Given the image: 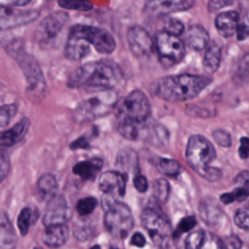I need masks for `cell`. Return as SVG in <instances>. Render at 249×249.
<instances>
[{"label": "cell", "instance_id": "obj_1", "mask_svg": "<svg viewBox=\"0 0 249 249\" xmlns=\"http://www.w3.org/2000/svg\"><path fill=\"white\" fill-rule=\"evenodd\" d=\"M123 78L119 67L111 62L93 61L74 70L67 81L71 89H90L99 91L112 90Z\"/></svg>", "mask_w": 249, "mask_h": 249}, {"label": "cell", "instance_id": "obj_2", "mask_svg": "<svg viewBox=\"0 0 249 249\" xmlns=\"http://www.w3.org/2000/svg\"><path fill=\"white\" fill-rule=\"evenodd\" d=\"M211 82L208 77L193 74L167 76L154 85V93L167 101H185L197 96Z\"/></svg>", "mask_w": 249, "mask_h": 249}, {"label": "cell", "instance_id": "obj_3", "mask_svg": "<svg viewBox=\"0 0 249 249\" xmlns=\"http://www.w3.org/2000/svg\"><path fill=\"white\" fill-rule=\"evenodd\" d=\"M216 158V150L212 143L202 135H192L187 143L186 160L188 164L202 178L207 181H218L222 171L210 163Z\"/></svg>", "mask_w": 249, "mask_h": 249}, {"label": "cell", "instance_id": "obj_4", "mask_svg": "<svg viewBox=\"0 0 249 249\" xmlns=\"http://www.w3.org/2000/svg\"><path fill=\"white\" fill-rule=\"evenodd\" d=\"M104 209V226L114 237L124 239L133 227V216L130 208L124 202L103 195L101 199Z\"/></svg>", "mask_w": 249, "mask_h": 249}, {"label": "cell", "instance_id": "obj_5", "mask_svg": "<svg viewBox=\"0 0 249 249\" xmlns=\"http://www.w3.org/2000/svg\"><path fill=\"white\" fill-rule=\"evenodd\" d=\"M7 52L19 64L27 82V92L30 99L40 100L45 95L47 84L36 59L16 43L7 46Z\"/></svg>", "mask_w": 249, "mask_h": 249}, {"label": "cell", "instance_id": "obj_6", "mask_svg": "<svg viewBox=\"0 0 249 249\" xmlns=\"http://www.w3.org/2000/svg\"><path fill=\"white\" fill-rule=\"evenodd\" d=\"M119 123H145L151 114L148 97L138 89L118 99L114 110Z\"/></svg>", "mask_w": 249, "mask_h": 249}, {"label": "cell", "instance_id": "obj_7", "mask_svg": "<svg viewBox=\"0 0 249 249\" xmlns=\"http://www.w3.org/2000/svg\"><path fill=\"white\" fill-rule=\"evenodd\" d=\"M118 98L113 90H103L81 101L73 112V119L77 123H87L104 117L114 110Z\"/></svg>", "mask_w": 249, "mask_h": 249}, {"label": "cell", "instance_id": "obj_8", "mask_svg": "<svg viewBox=\"0 0 249 249\" xmlns=\"http://www.w3.org/2000/svg\"><path fill=\"white\" fill-rule=\"evenodd\" d=\"M142 226L159 249H166L172 237V230L166 218L153 208H145L141 213Z\"/></svg>", "mask_w": 249, "mask_h": 249}, {"label": "cell", "instance_id": "obj_9", "mask_svg": "<svg viewBox=\"0 0 249 249\" xmlns=\"http://www.w3.org/2000/svg\"><path fill=\"white\" fill-rule=\"evenodd\" d=\"M155 45L159 53L160 62L165 68L174 66L185 56V46L177 36L160 31L156 34Z\"/></svg>", "mask_w": 249, "mask_h": 249}, {"label": "cell", "instance_id": "obj_10", "mask_svg": "<svg viewBox=\"0 0 249 249\" xmlns=\"http://www.w3.org/2000/svg\"><path fill=\"white\" fill-rule=\"evenodd\" d=\"M71 32L81 36L102 53H110L115 50L116 43L113 36L106 30L84 24H76L71 27Z\"/></svg>", "mask_w": 249, "mask_h": 249}, {"label": "cell", "instance_id": "obj_11", "mask_svg": "<svg viewBox=\"0 0 249 249\" xmlns=\"http://www.w3.org/2000/svg\"><path fill=\"white\" fill-rule=\"evenodd\" d=\"M72 216V210L64 196L55 195L48 201L43 216V224L47 227L65 225Z\"/></svg>", "mask_w": 249, "mask_h": 249}, {"label": "cell", "instance_id": "obj_12", "mask_svg": "<svg viewBox=\"0 0 249 249\" xmlns=\"http://www.w3.org/2000/svg\"><path fill=\"white\" fill-rule=\"evenodd\" d=\"M35 10H21L10 6L0 5V30L15 28L27 24L38 18Z\"/></svg>", "mask_w": 249, "mask_h": 249}, {"label": "cell", "instance_id": "obj_13", "mask_svg": "<svg viewBox=\"0 0 249 249\" xmlns=\"http://www.w3.org/2000/svg\"><path fill=\"white\" fill-rule=\"evenodd\" d=\"M68 14L58 11L45 18L36 29L35 37L39 42H48L57 36L68 20Z\"/></svg>", "mask_w": 249, "mask_h": 249}, {"label": "cell", "instance_id": "obj_14", "mask_svg": "<svg viewBox=\"0 0 249 249\" xmlns=\"http://www.w3.org/2000/svg\"><path fill=\"white\" fill-rule=\"evenodd\" d=\"M126 39L132 53L144 57L152 53L154 42L148 31L139 25L131 26L126 33Z\"/></svg>", "mask_w": 249, "mask_h": 249}, {"label": "cell", "instance_id": "obj_15", "mask_svg": "<svg viewBox=\"0 0 249 249\" xmlns=\"http://www.w3.org/2000/svg\"><path fill=\"white\" fill-rule=\"evenodd\" d=\"M184 249H227L224 241L213 232L198 230L187 235Z\"/></svg>", "mask_w": 249, "mask_h": 249}, {"label": "cell", "instance_id": "obj_16", "mask_svg": "<svg viewBox=\"0 0 249 249\" xmlns=\"http://www.w3.org/2000/svg\"><path fill=\"white\" fill-rule=\"evenodd\" d=\"M98 186L106 196H110L114 198L117 196L123 197L125 194L126 178L122 172L106 171L100 175Z\"/></svg>", "mask_w": 249, "mask_h": 249}, {"label": "cell", "instance_id": "obj_17", "mask_svg": "<svg viewBox=\"0 0 249 249\" xmlns=\"http://www.w3.org/2000/svg\"><path fill=\"white\" fill-rule=\"evenodd\" d=\"M195 2L193 0H166V1H148L144 5V11L154 17L165 16L171 13L182 12L191 9Z\"/></svg>", "mask_w": 249, "mask_h": 249}, {"label": "cell", "instance_id": "obj_18", "mask_svg": "<svg viewBox=\"0 0 249 249\" xmlns=\"http://www.w3.org/2000/svg\"><path fill=\"white\" fill-rule=\"evenodd\" d=\"M89 52V43L81 36L70 31L64 48L65 57L70 60H81L86 57Z\"/></svg>", "mask_w": 249, "mask_h": 249}, {"label": "cell", "instance_id": "obj_19", "mask_svg": "<svg viewBox=\"0 0 249 249\" xmlns=\"http://www.w3.org/2000/svg\"><path fill=\"white\" fill-rule=\"evenodd\" d=\"M29 125V119L23 118L10 129L0 131V147H10L18 143L25 136Z\"/></svg>", "mask_w": 249, "mask_h": 249}, {"label": "cell", "instance_id": "obj_20", "mask_svg": "<svg viewBox=\"0 0 249 249\" xmlns=\"http://www.w3.org/2000/svg\"><path fill=\"white\" fill-rule=\"evenodd\" d=\"M238 21V13H236L235 11H226L216 17L215 26L220 35L225 38H229L235 33Z\"/></svg>", "mask_w": 249, "mask_h": 249}, {"label": "cell", "instance_id": "obj_21", "mask_svg": "<svg viewBox=\"0 0 249 249\" xmlns=\"http://www.w3.org/2000/svg\"><path fill=\"white\" fill-rule=\"evenodd\" d=\"M69 236V229L66 225L47 227L42 234V240L50 248L63 246Z\"/></svg>", "mask_w": 249, "mask_h": 249}, {"label": "cell", "instance_id": "obj_22", "mask_svg": "<svg viewBox=\"0 0 249 249\" xmlns=\"http://www.w3.org/2000/svg\"><path fill=\"white\" fill-rule=\"evenodd\" d=\"M17 234L7 214L0 211V249H15Z\"/></svg>", "mask_w": 249, "mask_h": 249}, {"label": "cell", "instance_id": "obj_23", "mask_svg": "<svg viewBox=\"0 0 249 249\" xmlns=\"http://www.w3.org/2000/svg\"><path fill=\"white\" fill-rule=\"evenodd\" d=\"M103 166V160L99 158L83 160L73 166V173L83 180H93Z\"/></svg>", "mask_w": 249, "mask_h": 249}, {"label": "cell", "instance_id": "obj_24", "mask_svg": "<svg viewBox=\"0 0 249 249\" xmlns=\"http://www.w3.org/2000/svg\"><path fill=\"white\" fill-rule=\"evenodd\" d=\"M221 57L222 50L220 45L216 42H211L210 44H208L202 60V66L204 71L208 74H213L214 72H216L220 66Z\"/></svg>", "mask_w": 249, "mask_h": 249}, {"label": "cell", "instance_id": "obj_25", "mask_svg": "<svg viewBox=\"0 0 249 249\" xmlns=\"http://www.w3.org/2000/svg\"><path fill=\"white\" fill-rule=\"evenodd\" d=\"M187 41L194 50L201 51L208 46L209 34L203 26L194 24L191 25L187 31Z\"/></svg>", "mask_w": 249, "mask_h": 249}, {"label": "cell", "instance_id": "obj_26", "mask_svg": "<svg viewBox=\"0 0 249 249\" xmlns=\"http://www.w3.org/2000/svg\"><path fill=\"white\" fill-rule=\"evenodd\" d=\"M37 189L41 198L49 201L56 195L57 181L53 174L45 173L38 179Z\"/></svg>", "mask_w": 249, "mask_h": 249}, {"label": "cell", "instance_id": "obj_27", "mask_svg": "<svg viewBox=\"0 0 249 249\" xmlns=\"http://www.w3.org/2000/svg\"><path fill=\"white\" fill-rule=\"evenodd\" d=\"M116 165L126 172L132 171L135 174L139 172L137 155L132 150H122L119 152L116 159Z\"/></svg>", "mask_w": 249, "mask_h": 249}, {"label": "cell", "instance_id": "obj_28", "mask_svg": "<svg viewBox=\"0 0 249 249\" xmlns=\"http://www.w3.org/2000/svg\"><path fill=\"white\" fill-rule=\"evenodd\" d=\"M249 197V179L242 182V186L235 188L231 193H225L220 196L224 204H230L233 201H243Z\"/></svg>", "mask_w": 249, "mask_h": 249}, {"label": "cell", "instance_id": "obj_29", "mask_svg": "<svg viewBox=\"0 0 249 249\" xmlns=\"http://www.w3.org/2000/svg\"><path fill=\"white\" fill-rule=\"evenodd\" d=\"M169 191L170 187L167 180L160 178L153 182V195L158 201L164 203L168 198Z\"/></svg>", "mask_w": 249, "mask_h": 249}, {"label": "cell", "instance_id": "obj_30", "mask_svg": "<svg viewBox=\"0 0 249 249\" xmlns=\"http://www.w3.org/2000/svg\"><path fill=\"white\" fill-rule=\"evenodd\" d=\"M158 164L161 172L169 177H177L181 173V166L175 160L161 158Z\"/></svg>", "mask_w": 249, "mask_h": 249}, {"label": "cell", "instance_id": "obj_31", "mask_svg": "<svg viewBox=\"0 0 249 249\" xmlns=\"http://www.w3.org/2000/svg\"><path fill=\"white\" fill-rule=\"evenodd\" d=\"M33 210L30 207L21 209L18 217V228L21 235H25L29 230V227L33 221Z\"/></svg>", "mask_w": 249, "mask_h": 249}, {"label": "cell", "instance_id": "obj_32", "mask_svg": "<svg viewBox=\"0 0 249 249\" xmlns=\"http://www.w3.org/2000/svg\"><path fill=\"white\" fill-rule=\"evenodd\" d=\"M96 206H97L96 198L93 196H87V197L81 198L77 202L76 209L81 216H87L92 213Z\"/></svg>", "mask_w": 249, "mask_h": 249}, {"label": "cell", "instance_id": "obj_33", "mask_svg": "<svg viewBox=\"0 0 249 249\" xmlns=\"http://www.w3.org/2000/svg\"><path fill=\"white\" fill-rule=\"evenodd\" d=\"M235 225L242 230H249V197L244 206L239 208L234 215Z\"/></svg>", "mask_w": 249, "mask_h": 249}, {"label": "cell", "instance_id": "obj_34", "mask_svg": "<svg viewBox=\"0 0 249 249\" xmlns=\"http://www.w3.org/2000/svg\"><path fill=\"white\" fill-rule=\"evenodd\" d=\"M58 5L64 9L76 10V11H89L92 9V4L89 1L82 0H60L58 1Z\"/></svg>", "mask_w": 249, "mask_h": 249}, {"label": "cell", "instance_id": "obj_35", "mask_svg": "<svg viewBox=\"0 0 249 249\" xmlns=\"http://www.w3.org/2000/svg\"><path fill=\"white\" fill-rule=\"evenodd\" d=\"M196 225V220L194 216H187L183 218L177 225L176 230L172 232V237H179L182 233L193 230Z\"/></svg>", "mask_w": 249, "mask_h": 249}, {"label": "cell", "instance_id": "obj_36", "mask_svg": "<svg viewBox=\"0 0 249 249\" xmlns=\"http://www.w3.org/2000/svg\"><path fill=\"white\" fill-rule=\"evenodd\" d=\"M163 27H164V30H163L164 32L177 37L184 32V24L180 20L173 18H166L164 20Z\"/></svg>", "mask_w": 249, "mask_h": 249}, {"label": "cell", "instance_id": "obj_37", "mask_svg": "<svg viewBox=\"0 0 249 249\" xmlns=\"http://www.w3.org/2000/svg\"><path fill=\"white\" fill-rule=\"evenodd\" d=\"M17 114V106L15 104L0 106V126L7 125L13 116Z\"/></svg>", "mask_w": 249, "mask_h": 249}, {"label": "cell", "instance_id": "obj_38", "mask_svg": "<svg viewBox=\"0 0 249 249\" xmlns=\"http://www.w3.org/2000/svg\"><path fill=\"white\" fill-rule=\"evenodd\" d=\"M212 136H213L214 141L219 146H222V147H225V148L231 147V134L228 131H226L224 129H216V130L213 131Z\"/></svg>", "mask_w": 249, "mask_h": 249}, {"label": "cell", "instance_id": "obj_39", "mask_svg": "<svg viewBox=\"0 0 249 249\" xmlns=\"http://www.w3.org/2000/svg\"><path fill=\"white\" fill-rule=\"evenodd\" d=\"M10 170V160L5 152L0 151V183L6 178Z\"/></svg>", "mask_w": 249, "mask_h": 249}, {"label": "cell", "instance_id": "obj_40", "mask_svg": "<svg viewBox=\"0 0 249 249\" xmlns=\"http://www.w3.org/2000/svg\"><path fill=\"white\" fill-rule=\"evenodd\" d=\"M133 185L134 188L139 192V193H145L148 188H149V183L148 180L146 179V177L144 175H142L141 173H136L134 175L133 178Z\"/></svg>", "mask_w": 249, "mask_h": 249}, {"label": "cell", "instance_id": "obj_41", "mask_svg": "<svg viewBox=\"0 0 249 249\" xmlns=\"http://www.w3.org/2000/svg\"><path fill=\"white\" fill-rule=\"evenodd\" d=\"M233 3V1H230V0H211L208 2L207 4V8L208 11L213 13L216 11H219L221 8L230 6Z\"/></svg>", "mask_w": 249, "mask_h": 249}, {"label": "cell", "instance_id": "obj_42", "mask_svg": "<svg viewBox=\"0 0 249 249\" xmlns=\"http://www.w3.org/2000/svg\"><path fill=\"white\" fill-rule=\"evenodd\" d=\"M224 243L227 249H241V246H242L241 240L236 235H231L227 237Z\"/></svg>", "mask_w": 249, "mask_h": 249}, {"label": "cell", "instance_id": "obj_43", "mask_svg": "<svg viewBox=\"0 0 249 249\" xmlns=\"http://www.w3.org/2000/svg\"><path fill=\"white\" fill-rule=\"evenodd\" d=\"M238 154L241 159H247L249 157V137H241Z\"/></svg>", "mask_w": 249, "mask_h": 249}, {"label": "cell", "instance_id": "obj_44", "mask_svg": "<svg viewBox=\"0 0 249 249\" xmlns=\"http://www.w3.org/2000/svg\"><path fill=\"white\" fill-rule=\"evenodd\" d=\"M89 146L90 145L89 143V140L85 136H81V137L77 138L76 140H74L70 144V149H72V150H76V149H89Z\"/></svg>", "mask_w": 249, "mask_h": 249}, {"label": "cell", "instance_id": "obj_45", "mask_svg": "<svg viewBox=\"0 0 249 249\" xmlns=\"http://www.w3.org/2000/svg\"><path fill=\"white\" fill-rule=\"evenodd\" d=\"M235 33H236L237 40L239 41L245 40L247 37H249V25L238 23Z\"/></svg>", "mask_w": 249, "mask_h": 249}, {"label": "cell", "instance_id": "obj_46", "mask_svg": "<svg viewBox=\"0 0 249 249\" xmlns=\"http://www.w3.org/2000/svg\"><path fill=\"white\" fill-rule=\"evenodd\" d=\"M238 72L242 75H249V53L240 60L238 64Z\"/></svg>", "mask_w": 249, "mask_h": 249}, {"label": "cell", "instance_id": "obj_47", "mask_svg": "<svg viewBox=\"0 0 249 249\" xmlns=\"http://www.w3.org/2000/svg\"><path fill=\"white\" fill-rule=\"evenodd\" d=\"M130 244L134 245V246H137V247H143L146 244V239H145L144 235L141 232L137 231V232L133 233V235L131 236Z\"/></svg>", "mask_w": 249, "mask_h": 249}, {"label": "cell", "instance_id": "obj_48", "mask_svg": "<svg viewBox=\"0 0 249 249\" xmlns=\"http://www.w3.org/2000/svg\"><path fill=\"white\" fill-rule=\"evenodd\" d=\"M29 2H30L29 0H26V1H14L13 4H14L15 6H25V5H27Z\"/></svg>", "mask_w": 249, "mask_h": 249}, {"label": "cell", "instance_id": "obj_49", "mask_svg": "<svg viewBox=\"0 0 249 249\" xmlns=\"http://www.w3.org/2000/svg\"><path fill=\"white\" fill-rule=\"evenodd\" d=\"M89 249H101V247H100L99 245H94V246H92V247L89 248Z\"/></svg>", "mask_w": 249, "mask_h": 249}, {"label": "cell", "instance_id": "obj_50", "mask_svg": "<svg viewBox=\"0 0 249 249\" xmlns=\"http://www.w3.org/2000/svg\"><path fill=\"white\" fill-rule=\"evenodd\" d=\"M34 249H43V248H41V247H35Z\"/></svg>", "mask_w": 249, "mask_h": 249}, {"label": "cell", "instance_id": "obj_51", "mask_svg": "<svg viewBox=\"0 0 249 249\" xmlns=\"http://www.w3.org/2000/svg\"><path fill=\"white\" fill-rule=\"evenodd\" d=\"M110 249H118V248H114V247H111Z\"/></svg>", "mask_w": 249, "mask_h": 249}, {"label": "cell", "instance_id": "obj_52", "mask_svg": "<svg viewBox=\"0 0 249 249\" xmlns=\"http://www.w3.org/2000/svg\"><path fill=\"white\" fill-rule=\"evenodd\" d=\"M183 249H184V248H183Z\"/></svg>", "mask_w": 249, "mask_h": 249}]
</instances>
